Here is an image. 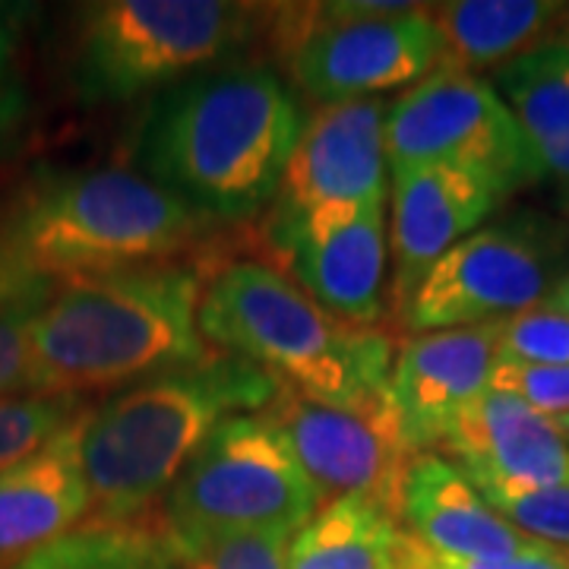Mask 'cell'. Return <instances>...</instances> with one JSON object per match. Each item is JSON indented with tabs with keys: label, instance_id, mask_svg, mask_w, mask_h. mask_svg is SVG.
I'll return each instance as SVG.
<instances>
[{
	"label": "cell",
	"instance_id": "obj_1",
	"mask_svg": "<svg viewBox=\"0 0 569 569\" xmlns=\"http://www.w3.org/2000/svg\"><path fill=\"white\" fill-rule=\"evenodd\" d=\"M301 123L298 99L276 70L216 67L152 102L137 162L197 216L241 222L276 200Z\"/></svg>",
	"mask_w": 569,
	"mask_h": 569
},
{
	"label": "cell",
	"instance_id": "obj_2",
	"mask_svg": "<svg viewBox=\"0 0 569 569\" xmlns=\"http://www.w3.org/2000/svg\"><path fill=\"white\" fill-rule=\"evenodd\" d=\"M276 392L272 373L219 348L89 408L80 437L89 516L127 519L162 509L206 437L234 415H260Z\"/></svg>",
	"mask_w": 569,
	"mask_h": 569
},
{
	"label": "cell",
	"instance_id": "obj_3",
	"mask_svg": "<svg viewBox=\"0 0 569 569\" xmlns=\"http://www.w3.org/2000/svg\"><path fill=\"white\" fill-rule=\"evenodd\" d=\"M200 298L197 276L168 266L54 282L32 326L36 392L82 399L203 361Z\"/></svg>",
	"mask_w": 569,
	"mask_h": 569
},
{
	"label": "cell",
	"instance_id": "obj_4",
	"mask_svg": "<svg viewBox=\"0 0 569 569\" xmlns=\"http://www.w3.org/2000/svg\"><path fill=\"white\" fill-rule=\"evenodd\" d=\"M197 231V212L142 171L108 164L41 171L17 193L0 247L44 282L159 263Z\"/></svg>",
	"mask_w": 569,
	"mask_h": 569
},
{
	"label": "cell",
	"instance_id": "obj_5",
	"mask_svg": "<svg viewBox=\"0 0 569 569\" xmlns=\"http://www.w3.org/2000/svg\"><path fill=\"white\" fill-rule=\"evenodd\" d=\"M200 329L222 351L263 367L313 402L355 408L389 396L387 336L332 317L279 269L257 260L212 276L200 298Z\"/></svg>",
	"mask_w": 569,
	"mask_h": 569
},
{
	"label": "cell",
	"instance_id": "obj_6",
	"mask_svg": "<svg viewBox=\"0 0 569 569\" xmlns=\"http://www.w3.org/2000/svg\"><path fill=\"white\" fill-rule=\"evenodd\" d=\"M257 10L222 0H102L80 10L70 80L86 104L130 102L203 73L250 39Z\"/></svg>",
	"mask_w": 569,
	"mask_h": 569
},
{
	"label": "cell",
	"instance_id": "obj_7",
	"mask_svg": "<svg viewBox=\"0 0 569 569\" xmlns=\"http://www.w3.org/2000/svg\"><path fill=\"white\" fill-rule=\"evenodd\" d=\"M430 10L377 0L276 7L291 77L320 108L377 99L430 77L443 63Z\"/></svg>",
	"mask_w": 569,
	"mask_h": 569
},
{
	"label": "cell",
	"instance_id": "obj_8",
	"mask_svg": "<svg viewBox=\"0 0 569 569\" xmlns=\"http://www.w3.org/2000/svg\"><path fill=\"white\" fill-rule=\"evenodd\" d=\"M320 493L263 415H234L216 427L162 500L174 535L295 531L307 526Z\"/></svg>",
	"mask_w": 569,
	"mask_h": 569
},
{
	"label": "cell",
	"instance_id": "obj_9",
	"mask_svg": "<svg viewBox=\"0 0 569 569\" xmlns=\"http://www.w3.org/2000/svg\"><path fill=\"white\" fill-rule=\"evenodd\" d=\"M387 164L392 174L443 164L466 171L507 200L545 171L493 82L440 63L387 111Z\"/></svg>",
	"mask_w": 569,
	"mask_h": 569
},
{
	"label": "cell",
	"instance_id": "obj_10",
	"mask_svg": "<svg viewBox=\"0 0 569 569\" xmlns=\"http://www.w3.org/2000/svg\"><path fill=\"white\" fill-rule=\"evenodd\" d=\"M563 234L541 219H507L471 231L430 266L402 307L408 329L507 323L545 305L563 272Z\"/></svg>",
	"mask_w": 569,
	"mask_h": 569
},
{
	"label": "cell",
	"instance_id": "obj_11",
	"mask_svg": "<svg viewBox=\"0 0 569 569\" xmlns=\"http://www.w3.org/2000/svg\"><path fill=\"white\" fill-rule=\"evenodd\" d=\"M260 415L279 427L320 500L361 497L399 522L408 466L418 452L408 447L389 396L339 408L279 383L276 399Z\"/></svg>",
	"mask_w": 569,
	"mask_h": 569
},
{
	"label": "cell",
	"instance_id": "obj_12",
	"mask_svg": "<svg viewBox=\"0 0 569 569\" xmlns=\"http://www.w3.org/2000/svg\"><path fill=\"white\" fill-rule=\"evenodd\" d=\"M266 241L295 276V284L332 317L355 326L380 320L387 269L383 206L269 216Z\"/></svg>",
	"mask_w": 569,
	"mask_h": 569
},
{
	"label": "cell",
	"instance_id": "obj_13",
	"mask_svg": "<svg viewBox=\"0 0 569 569\" xmlns=\"http://www.w3.org/2000/svg\"><path fill=\"white\" fill-rule=\"evenodd\" d=\"M387 111L380 99L329 104L301 123L276 190V216L383 206L387 200Z\"/></svg>",
	"mask_w": 569,
	"mask_h": 569
},
{
	"label": "cell",
	"instance_id": "obj_14",
	"mask_svg": "<svg viewBox=\"0 0 569 569\" xmlns=\"http://www.w3.org/2000/svg\"><path fill=\"white\" fill-rule=\"evenodd\" d=\"M500 358V323L418 332L399 348L389 402L415 452H437L459 411L488 392Z\"/></svg>",
	"mask_w": 569,
	"mask_h": 569
},
{
	"label": "cell",
	"instance_id": "obj_15",
	"mask_svg": "<svg viewBox=\"0 0 569 569\" xmlns=\"http://www.w3.org/2000/svg\"><path fill=\"white\" fill-rule=\"evenodd\" d=\"M437 452L475 488L569 485V440L557 421L493 389L459 411Z\"/></svg>",
	"mask_w": 569,
	"mask_h": 569
},
{
	"label": "cell",
	"instance_id": "obj_16",
	"mask_svg": "<svg viewBox=\"0 0 569 569\" xmlns=\"http://www.w3.org/2000/svg\"><path fill=\"white\" fill-rule=\"evenodd\" d=\"M503 203L466 171L427 164L392 174V298L406 307L430 266L466 241Z\"/></svg>",
	"mask_w": 569,
	"mask_h": 569
},
{
	"label": "cell",
	"instance_id": "obj_17",
	"mask_svg": "<svg viewBox=\"0 0 569 569\" xmlns=\"http://www.w3.org/2000/svg\"><path fill=\"white\" fill-rule=\"evenodd\" d=\"M86 411L39 452L0 471V569H17L89 516L80 456Z\"/></svg>",
	"mask_w": 569,
	"mask_h": 569
},
{
	"label": "cell",
	"instance_id": "obj_18",
	"mask_svg": "<svg viewBox=\"0 0 569 569\" xmlns=\"http://www.w3.org/2000/svg\"><path fill=\"white\" fill-rule=\"evenodd\" d=\"M399 522L425 548L459 560H493L545 548L500 519L440 452H418L411 459Z\"/></svg>",
	"mask_w": 569,
	"mask_h": 569
},
{
	"label": "cell",
	"instance_id": "obj_19",
	"mask_svg": "<svg viewBox=\"0 0 569 569\" xmlns=\"http://www.w3.org/2000/svg\"><path fill=\"white\" fill-rule=\"evenodd\" d=\"M567 10L550 0H452L430 13L443 41V63L478 77L557 41L553 32Z\"/></svg>",
	"mask_w": 569,
	"mask_h": 569
},
{
	"label": "cell",
	"instance_id": "obj_20",
	"mask_svg": "<svg viewBox=\"0 0 569 569\" xmlns=\"http://www.w3.org/2000/svg\"><path fill=\"white\" fill-rule=\"evenodd\" d=\"M493 89L509 104L545 178L569 206V39H557L493 70Z\"/></svg>",
	"mask_w": 569,
	"mask_h": 569
},
{
	"label": "cell",
	"instance_id": "obj_21",
	"mask_svg": "<svg viewBox=\"0 0 569 569\" xmlns=\"http://www.w3.org/2000/svg\"><path fill=\"white\" fill-rule=\"evenodd\" d=\"M17 569H181V550L162 509L127 519L86 516Z\"/></svg>",
	"mask_w": 569,
	"mask_h": 569
},
{
	"label": "cell",
	"instance_id": "obj_22",
	"mask_svg": "<svg viewBox=\"0 0 569 569\" xmlns=\"http://www.w3.org/2000/svg\"><path fill=\"white\" fill-rule=\"evenodd\" d=\"M399 522L361 497H339L291 535L288 569H389Z\"/></svg>",
	"mask_w": 569,
	"mask_h": 569
},
{
	"label": "cell",
	"instance_id": "obj_23",
	"mask_svg": "<svg viewBox=\"0 0 569 569\" xmlns=\"http://www.w3.org/2000/svg\"><path fill=\"white\" fill-rule=\"evenodd\" d=\"M86 406L80 396H3L0 399V471L29 459L63 427L73 425Z\"/></svg>",
	"mask_w": 569,
	"mask_h": 569
},
{
	"label": "cell",
	"instance_id": "obj_24",
	"mask_svg": "<svg viewBox=\"0 0 569 569\" xmlns=\"http://www.w3.org/2000/svg\"><path fill=\"white\" fill-rule=\"evenodd\" d=\"M181 569H288V531H200L174 535Z\"/></svg>",
	"mask_w": 569,
	"mask_h": 569
},
{
	"label": "cell",
	"instance_id": "obj_25",
	"mask_svg": "<svg viewBox=\"0 0 569 569\" xmlns=\"http://www.w3.org/2000/svg\"><path fill=\"white\" fill-rule=\"evenodd\" d=\"M475 490L500 519L531 541L569 550V485H485Z\"/></svg>",
	"mask_w": 569,
	"mask_h": 569
},
{
	"label": "cell",
	"instance_id": "obj_26",
	"mask_svg": "<svg viewBox=\"0 0 569 569\" xmlns=\"http://www.w3.org/2000/svg\"><path fill=\"white\" fill-rule=\"evenodd\" d=\"M54 284H39L20 298L0 305V399L3 396H32V326Z\"/></svg>",
	"mask_w": 569,
	"mask_h": 569
},
{
	"label": "cell",
	"instance_id": "obj_27",
	"mask_svg": "<svg viewBox=\"0 0 569 569\" xmlns=\"http://www.w3.org/2000/svg\"><path fill=\"white\" fill-rule=\"evenodd\" d=\"M500 358L569 367V317L538 305L500 323Z\"/></svg>",
	"mask_w": 569,
	"mask_h": 569
},
{
	"label": "cell",
	"instance_id": "obj_28",
	"mask_svg": "<svg viewBox=\"0 0 569 569\" xmlns=\"http://www.w3.org/2000/svg\"><path fill=\"white\" fill-rule=\"evenodd\" d=\"M488 389L516 396L519 402H526L550 421L569 415V367L526 365V361L497 358Z\"/></svg>",
	"mask_w": 569,
	"mask_h": 569
},
{
	"label": "cell",
	"instance_id": "obj_29",
	"mask_svg": "<svg viewBox=\"0 0 569 569\" xmlns=\"http://www.w3.org/2000/svg\"><path fill=\"white\" fill-rule=\"evenodd\" d=\"M389 569H569V550L538 548L516 557H493V560H459L443 557L437 550L425 548L418 538L399 529L396 548H392V567Z\"/></svg>",
	"mask_w": 569,
	"mask_h": 569
},
{
	"label": "cell",
	"instance_id": "obj_30",
	"mask_svg": "<svg viewBox=\"0 0 569 569\" xmlns=\"http://www.w3.org/2000/svg\"><path fill=\"white\" fill-rule=\"evenodd\" d=\"M29 118V92L17 80L0 82V156L7 152V146L17 140L22 123Z\"/></svg>",
	"mask_w": 569,
	"mask_h": 569
},
{
	"label": "cell",
	"instance_id": "obj_31",
	"mask_svg": "<svg viewBox=\"0 0 569 569\" xmlns=\"http://www.w3.org/2000/svg\"><path fill=\"white\" fill-rule=\"evenodd\" d=\"M26 13H29V7H20V3H0V82L13 80V77H10V67H13L17 48H20Z\"/></svg>",
	"mask_w": 569,
	"mask_h": 569
},
{
	"label": "cell",
	"instance_id": "obj_32",
	"mask_svg": "<svg viewBox=\"0 0 569 569\" xmlns=\"http://www.w3.org/2000/svg\"><path fill=\"white\" fill-rule=\"evenodd\" d=\"M39 284H48V282H44V279H36V276H29V272H22L20 266L13 263V260L3 253V247H0V305H7V301L20 298V295H26V291L39 288Z\"/></svg>",
	"mask_w": 569,
	"mask_h": 569
},
{
	"label": "cell",
	"instance_id": "obj_33",
	"mask_svg": "<svg viewBox=\"0 0 569 569\" xmlns=\"http://www.w3.org/2000/svg\"><path fill=\"white\" fill-rule=\"evenodd\" d=\"M545 307H550V310H560L563 317H569V272L560 279V282L553 284V291L545 298Z\"/></svg>",
	"mask_w": 569,
	"mask_h": 569
},
{
	"label": "cell",
	"instance_id": "obj_34",
	"mask_svg": "<svg viewBox=\"0 0 569 569\" xmlns=\"http://www.w3.org/2000/svg\"><path fill=\"white\" fill-rule=\"evenodd\" d=\"M557 427H560V433L569 440V415H563V418H557Z\"/></svg>",
	"mask_w": 569,
	"mask_h": 569
}]
</instances>
